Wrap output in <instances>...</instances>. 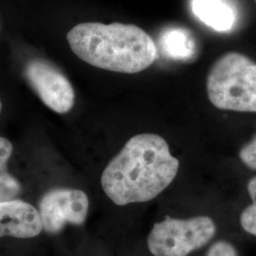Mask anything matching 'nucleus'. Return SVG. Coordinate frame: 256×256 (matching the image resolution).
Wrapping results in <instances>:
<instances>
[{"mask_svg":"<svg viewBox=\"0 0 256 256\" xmlns=\"http://www.w3.org/2000/svg\"><path fill=\"white\" fill-rule=\"evenodd\" d=\"M180 162L164 138L144 133L131 138L102 174L106 194L116 205L147 202L173 182Z\"/></svg>","mask_w":256,"mask_h":256,"instance_id":"1","label":"nucleus"},{"mask_svg":"<svg viewBox=\"0 0 256 256\" xmlns=\"http://www.w3.org/2000/svg\"><path fill=\"white\" fill-rule=\"evenodd\" d=\"M70 48L95 68L134 74L148 68L158 58L153 38L135 25L86 22L66 34Z\"/></svg>","mask_w":256,"mask_h":256,"instance_id":"2","label":"nucleus"},{"mask_svg":"<svg viewBox=\"0 0 256 256\" xmlns=\"http://www.w3.org/2000/svg\"><path fill=\"white\" fill-rule=\"evenodd\" d=\"M209 101L221 110L256 113V63L236 52L220 57L206 81Z\"/></svg>","mask_w":256,"mask_h":256,"instance_id":"3","label":"nucleus"},{"mask_svg":"<svg viewBox=\"0 0 256 256\" xmlns=\"http://www.w3.org/2000/svg\"><path fill=\"white\" fill-rule=\"evenodd\" d=\"M216 232L214 220L206 216L186 220L166 216L154 224L147 246L154 256H187L205 246Z\"/></svg>","mask_w":256,"mask_h":256,"instance_id":"4","label":"nucleus"},{"mask_svg":"<svg viewBox=\"0 0 256 256\" xmlns=\"http://www.w3.org/2000/svg\"><path fill=\"white\" fill-rule=\"evenodd\" d=\"M88 198L81 190L58 188L46 192L38 207L43 230L57 234L66 223L82 225L88 216Z\"/></svg>","mask_w":256,"mask_h":256,"instance_id":"5","label":"nucleus"},{"mask_svg":"<svg viewBox=\"0 0 256 256\" xmlns=\"http://www.w3.org/2000/svg\"><path fill=\"white\" fill-rule=\"evenodd\" d=\"M25 75L48 108L64 114L74 108V88L64 74L52 64L44 60H32L26 66Z\"/></svg>","mask_w":256,"mask_h":256,"instance_id":"6","label":"nucleus"},{"mask_svg":"<svg viewBox=\"0 0 256 256\" xmlns=\"http://www.w3.org/2000/svg\"><path fill=\"white\" fill-rule=\"evenodd\" d=\"M43 230L39 212L21 200L0 202V238H36Z\"/></svg>","mask_w":256,"mask_h":256,"instance_id":"7","label":"nucleus"},{"mask_svg":"<svg viewBox=\"0 0 256 256\" xmlns=\"http://www.w3.org/2000/svg\"><path fill=\"white\" fill-rule=\"evenodd\" d=\"M194 16L218 32H228L236 22L234 10L222 0H192Z\"/></svg>","mask_w":256,"mask_h":256,"instance_id":"8","label":"nucleus"},{"mask_svg":"<svg viewBox=\"0 0 256 256\" xmlns=\"http://www.w3.org/2000/svg\"><path fill=\"white\" fill-rule=\"evenodd\" d=\"M12 151L10 140L0 136V202L18 200L22 192L21 183L8 169Z\"/></svg>","mask_w":256,"mask_h":256,"instance_id":"9","label":"nucleus"},{"mask_svg":"<svg viewBox=\"0 0 256 256\" xmlns=\"http://www.w3.org/2000/svg\"><path fill=\"white\" fill-rule=\"evenodd\" d=\"M162 46L165 52L178 59L188 58L194 50L192 38L184 30L174 28L168 30L162 37Z\"/></svg>","mask_w":256,"mask_h":256,"instance_id":"10","label":"nucleus"},{"mask_svg":"<svg viewBox=\"0 0 256 256\" xmlns=\"http://www.w3.org/2000/svg\"><path fill=\"white\" fill-rule=\"evenodd\" d=\"M247 187L252 203L241 212L240 224L244 230L256 236V176L248 180Z\"/></svg>","mask_w":256,"mask_h":256,"instance_id":"11","label":"nucleus"},{"mask_svg":"<svg viewBox=\"0 0 256 256\" xmlns=\"http://www.w3.org/2000/svg\"><path fill=\"white\" fill-rule=\"evenodd\" d=\"M241 162L252 170H256V135L239 151Z\"/></svg>","mask_w":256,"mask_h":256,"instance_id":"12","label":"nucleus"},{"mask_svg":"<svg viewBox=\"0 0 256 256\" xmlns=\"http://www.w3.org/2000/svg\"><path fill=\"white\" fill-rule=\"evenodd\" d=\"M207 256H238L234 247L226 241L216 242L209 248Z\"/></svg>","mask_w":256,"mask_h":256,"instance_id":"13","label":"nucleus"},{"mask_svg":"<svg viewBox=\"0 0 256 256\" xmlns=\"http://www.w3.org/2000/svg\"><path fill=\"white\" fill-rule=\"evenodd\" d=\"M2 108H3V104H2V102L0 101V115L2 113Z\"/></svg>","mask_w":256,"mask_h":256,"instance_id":"14","label":"nucleus"},{"mask_svg":"<svg viewBox=\"0 0 256 256\" xmlns=\"http://www.w3.org/2000/svg\"><path fill=\"white\" fill-rule=\"evenodd\" d=\"M0 27H1V25H0Z\"/></svg>","mask_w":256,"mask_h":256,"instance_id":"15","label":"nucleus"},{"mask_svg":"<svg viewBox=\"0 0 256 256\" xmlns=\"http://www.w3.org/2000/svg\"></svg>","mask_w":256,"mask_h":256,"instance_id":"16","label":"nucleus"}]
</instances>
